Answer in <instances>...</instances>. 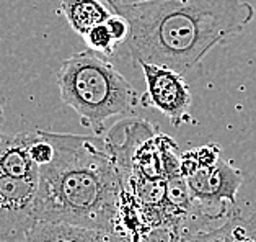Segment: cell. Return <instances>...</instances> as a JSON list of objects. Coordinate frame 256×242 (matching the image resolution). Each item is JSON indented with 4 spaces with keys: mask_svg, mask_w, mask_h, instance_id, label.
<instances>
[{
    "mask_svg": "<svg viewBox=\"0 0 256 242\" xmlns=\"http://www.w3.org/2000/svg\"><path fill=\"white\" fill-rule=\"evenodd\" d=\"M106 28L110 30L111 36L118 46L120 45H126V41L129 38V33H130V28H129V23L124 17H121L120 14H113L108 20H106Z\"/></svg>",
    "mask_w": 256,
    "mask_h": 242,
    "instance_id": "7c38bea8",
    "label": "cell"
},
{
    "mask_svg": "<svg viewBox=\"0 0 256 242\" xmlns=\"http://www.w3.org/2000/svg\"><path fill=\"white\" fill-rule=\"evenodd\" d=\"M136 2H142V0H136Z\"/></svg>",
    "mask_w": 256,
    "mask_h": 242,
    "instance_id": "2e32d148",
    "label": "cell"
},
{
    "mask_svg": "<svg viewBox=\"0 0 256 242\" xmlns=\"http://www.w3.org/2000/svg\"><path fill=\"white\" fill-rule=\"evenodd\" d=\"M180 242H212V240H210L209 229H206V231H199V232H194V234L184 235V237L181 239Z\"/></svg>",
    "mask_w": 256,
    "mask_h": 242,
    "instance_id": "4fadbf2b",
    "label": "cell"
},
{
    "mask_svg": "<svg viewBox=\"0 0 256 242\" xmlns=\"http://www.w3.org/2000/svg\"><path fill=\"white\" fill-rule=\"evenodd\" d=\"M129 23L128 49L137 64L194 71L212 49L242 33L254 7L245 0H142L113 9Z\"/></svg>",
    "mask_w": 256,
    "mask_h": 242,
    "instance_id": "6da1fadb",
    "label": "cell"
},
{
    "mask_svg": "<svg viewBox=\"0 0 256 242\" xmlns=\"http://www.w3.org/2000/svg\"><path fill=\"white\" fill-rule=\"evenodd\" d=\"M60 9L70 28L80 36L106 23L114 14L104 0H62Z\"/></svg>",
    "mask_w": 256,
    "mask_h": 242,
    "instance_id": "9c48e42d",
    "label": "cell"
},
{
    "mask_svg": "<svg viewBox=\"0 0 256 242\" xmlns=\"http://www.w3.org/2000/svg\"><path fill=\"white\" fill-rule=\"evenodd\" d=\"M146 79V92L140 95V103L146 108H154L165 115L173 126H181L191 120V90L184 76L168 67L140 64Z\"/></svg>",
    "mask_w": 256,
    "mask_h": 242,
    "instance_id": "5b68a950",
    "label": "cell"
},
{
    "mask_svg": "<svg viewBox=\"0 0 256 242\" xmlns=\"http://www.w3.org/2000/svg\"><path fill=\"white\" fill-rule=\"evenodd\" d=\"M212 242H256V213L234 209L218 227L209 229Z\"/></svg>",
    "mask_w": 256,
    "mask_h": 242,
    "instance_id": "30bf717a",
    "label": "cell"
},
{
    "mask_svg": "<svg viewBox=\"0 0 256 242\" xmlns=\"http://www.w3.org/2000/svg\"><path fill=\"white\" fill-rule=\"evenodd\" d=\"M23 242H132V239L102 229L38 221Z\"/></svg>",
    "mask_w": 256,
    "mask_h": 242,
    "instance_id": "ba28073f",
    "label": "cell"
},
{
    "mask_svg": "<svg viewBox=\"0 0 256 242\" xmlns=\"http://www.w3.org/2000/svg\"><path fill=\"white\" fill-rule=\"evenodd\" d=\"M54 156L40 167L36 218L122 234L124 185L102 136L48 131Z\"/></svg>",
    "mask_w": 256,
    "mask_h": 242,
    "instance_id": "7a4b0ae2",
    "label": "cell"
},
{
    "mask_svg": "<svg viewBox=\"0 0 256 242\" xmlns=\"http://www.w3.org/2000/svg\"><path fill=\"white\" fill-rule=\"evenodd\" d=\"M60 100L68 105L95 136H103L106 121L124 116L140 102L130 82L104 56L92 49L76 53L58 72Z\"/></svg>",
    "mask_w": 256,
    "mask_h": 242,
    "instance_id": "3957f363",
    "label": "cell"
},
{
    "mask_svg": "<svg viewBox=\"0 0 256 242\" xmlns=\"http://www.w3.org/2000/svg\"><path fill=\"white\" fill-rule=\"evenodd\" d=\"M38 182L0 173V242L24 240L36 226Z\"/></svg>",
    "mask_w": 256,
    "mask_h": 242,
    "instance_id": "8992f818",
    "label": "cell"
},
{
    "mask_svg": "<svg viewBox=\"0 0 256 242\" xmlns=\"http://www.w3.org/2000/svg\"><path fill=\"white\" fill-rule=\"evenodd\" d=\"M0 173L15 180L38 182L40 167L30 154V131L4 134L0 139Z\"/></svg>",
    "mask_w": 256,
    "mask_h": 242,
    "instance_id": "52a82bcc",
    "label": "cell"
},
{
    "mask_svg": "<svg viewBox=\"0 0 256 242\" xmlns=\"http://www.w3.org/2000/svg\"><path fill=\"white\" fill-rule=\"evenodd\" d=\"M2 128H4V110L0 107V139H2Z\"/></svg>",
    "mask_w": 256,
    "mask_h": 242,
    "instance_id": "9a60e30c",
    "label": "cell"
},
{
    "mask_svg": "<svg viewBox=\"0 0 256 242\" xmlns=\"http://www.w3.org/2000/svg\"><path fill=\"white\" fill-rule=\"evenodd\" d=\"M84 40H85L86 45H88V49L104 56V58H108V56L113 54L114 49L118 48V45L113 40V36H111L110 30L106 28L104 23L98 25V27H95V28H92L88 33L84 35Z\"/></svg>",
    "mask_w": 256,
    "mask_h": 242,
    "instance_id": "8fae6325",
    "label": "cell"
},
{
    "mask_svg": "<svg viewBox=\"0 0 256 242\" xmlns=\"http://www.w3.org/2000/svg\"><path fill=\"white\" fill-rule=\"evenodd\" d=\"M106 4L110 5V9L113 10L114 7H120V5H128V4H134L136 0H104Z\"/></svg>",
    "mask_w": 256,
    "mask_h": 242,
    "instance_id": "5bb4252c",
    "label": "cell"
},
{
    "mask_svg": "<svg viewBox=\"0 0 256 242\" xmlns=\"http://www.w3.org/2000/svg\"><path fill=\"white\" fill-rule=\"evenodd\" d=\"M243 173L232 162L220 159L209 167H199L186 177L192 198L191 219L208 227L210 222L227 218L236 201Z\"/></svg>",
    "mask_w": 256,
    "mask_h": 242,
    "instance_id": "277c9868",
    "label": "cell"
}]
</instances>
